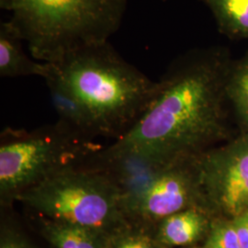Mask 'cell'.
Instances as JSON below:
<instances>
[{"instance_id": "obj_6", "label": "cell", "mask_w": 248, "mask_h": 248, "mask_svg": "<svg viewBox=\"0 0 248 248\" xmlns=\"http://www.w3.org/2000/svg\"><path fill=\"white\" fill-rule=\"evenodd\" d=\"M203 210L232 217L248 207V129L226 145L197 157Z\"/></svg>"}, {"instance_id": "obj_17", "label": "cell", "mask_w": 248, "mask_h": 248, "mask_svg": "<svg viewBox=\"0 0 248 248\" xmlns=\"http://www.w3.org/2000/svg\"><path fill=\"white\" fill-rule=\"evenodd\" d=\"M209 248L208 247H206V246H204V247H193V248Z\"/></svg>"}, {"instance_id": "obj_14", "label": "cell", "mask_w": 248, "mask_h": 248, "mask_svg": "<svg viewBox=\"0 0 248 248\" xmlns=\"http://www.w3.org/2000/svg\"><path fill=\"white\" fill-rule=\"evenodd\" d=\"M0 248H41L11 219H1Z\"/></svg>"}, {"instance_id": "obj_11", "label": "cell", "mask_w": 248, "mask_h": 248, "mask_svg": "<svg viewBox=\"0 0 248 248\" xmlns=\"http://www.w3.org/2000/svg\"><path fill=\"white\" fill-rule=\"evenodd\" d=\"M224 34L248 39V0H203Z\"/></svg>"}, {"instance_id": "obj_18", "label": "cell", "mask_w": 248, "mask_h": 248, "mask_svg": "<svg viewBox=\"0 0 248 248\" xmlns=\"http://www.w3.org/2000/svg\"></svg>"}, {"instance_id": "obj_13", "label": "cell", "mask_w": 248, "mask_h": 248, "mask_svg": "<svg viewBox=\"0 0 248 248\" xmlns=\"http://www.w3.org/2000/svg\"><path fill=\"white\" fill-rule=\"evenodd\" d=\"M226 94L236 115L248 129V54L229 71Z\"/></svg>"}, {"instance_id": "obj_4", "label": "cell", "mask_w": 248, "mask_h": 248, "mask_svg": "<svg viewBox=\"0 0 248 248\" xmlns=\"http://www.w3.org/2000/svg\"><path fill=\"white\" fill-rule=\"evenodd\" d=\"M101 148L58 120L31 131L8 128L0 142V200L10 205L27 189L66 169L84 166Z\"/></svg>"}, {"instance_id": "obj_1", "label": "cell", "mask_w": 248, "mask_h": 248, "mask_svg": "<svg viewBox=\"0 0 248 248\" xmlns=\"http://www.w3.org/2000/svg\"><path fill=\"white\" fill-rule=\"evenodd\" d=\"M229 66L216 49L196 50L172 63L133 128L95 152L88 165L133 157L155 166L191 158L224 132Z\"/></svg>"}, {"instance_id": "obj_12", "label": "cell", "mask_w": 248, "mask_h": 248, "mask_svg": "<svg viewBox=\"0 0 248 248\" xmlns=\"http://www.w3.org/2000/svg\"><path fill=\"white\" fill-rule=\"evenodd\" d=\"M106 248H168L161 245L153 229L128 222L108 235Z\"/></svg>"}, {"instance_id": "obj_15", "label": "cell", "mask_w": 248, "mask_h": 248, "mask_svg": "<svg viewBox=\"0 0 248 248\" xmlns=\"http://www.w3.org/2000/svg\"><path fill=\"white\" fill-rule=\"evenodd\" d=\"M205 246L209 248H242L232 221L213 223Z\"/></svg>"}, {"instance_id": "obj_9", "label": "cell", "mask_w": 248, "mask_h": 248, "mask_svg": "<svg viewBox=\"0 0 248 248\" xmlns=\"http://www.w3.org/2000/svg\"><path fill=\"white\" fill-rule=\"evenodd\" d=\"M37 217L39 233L53 248H106L108 235L99 232L70 222Z\"/></svg>"}, {"instance_id": "obj_7", "label": "cell", "mask_w": 248, "mask_h": 248, "mask_svg": "<svg viewBox=\"0 0 248 248\" xmlns=\"http://www.w3.org/2000/svg\"><path fill=\"white\" fill-rule=\"evenodd\" d=\"M209 231V222L203 210L186 209L160 221L155 236L166 248L188 247L202 239Z\"/></svg>"}, {"instance_id": "obj_2", "label": "cell", "mask_w": 248, "mask_h": 248, "mask_svg": "<svg viewBox=\"0 0 248 248\" xmlns=\"http://www.w3.org/2000/svg\"><path fill=\"white\" fill-rule=\"evenodd\" d=\"M45 78L58 80L88 109L96 137L120 139L140 119L157 82L124 60L108 42L45 62Z\"/></svg>"}, {"instance_id": "obj_10", "label": "cell", "mask_w": 248, "mask_h": 248, "mask_svg": "<svg viewBox=\"0 0 248 248\" xmlns=\"http://www.w3.org/2000/svg\"><path fill=\"white\" fill-rule=\"evenodd\" d=\"M53 108L59 121L67 124L77 132L95 139L96 135L88 109L75 94L53 78H45Z\"/></svg>"}, {"instance_id": "obj_8", "label": "cell", "mask_w": 248, "mask_h": 248, "mask_svg": "<svg viewBox=\"0 0 248 248\" xmlns=\"http://www.w3.org/2000/svg\"><path fill=\"white\" fill-rule=\"evenodd\" d=\"M23 40L18 35L9 21L0 25V77L15 78L37 76L44 78L45 62L32 60L27 55Z\"/></svg>"}, {"instance_id": "obj_5", "label": "cell", "mask_w": 248, "mask_h": 248, "mask_svg": "<svg viewBox=\"0 0 248 248\" xmlns=\"http://www.w3.org/2000/svg\"><path fill=\"white\" fill-rule=\"evenodd\" d=\"M37 216L70 222L105 235L128 222L124 191L104 169H66L16 198Z\"/></svg>"}, {"instance_id": "obj_16", "label": "cell", "mask_w": 248, "mask_h": 248, "mask_svg": "<svg viewBox=\"0 0 248 248\" xmlns=\"http://www.w3.org/2000/svg\"><path fill=\"white\" fill-rule=\"evenodd\" d=\"M232 223L239 237L242 248H248V211L232 219Z\"/></svg>"}, {"instance_id": "obj_3", "label": "cell", "mask_w": 248, "mask_h": 248, "mask_svg": "<svg viewBox=\"0 0 248 248\" xmlns=\"http://www.w3.org/2000/svg\"><path fill=\"white\" fill-rule=\"evenodd\" d=\"M33 59L53 62L108 42L122 25L127 0H0Z\"/></svg>"}]
</instances>
